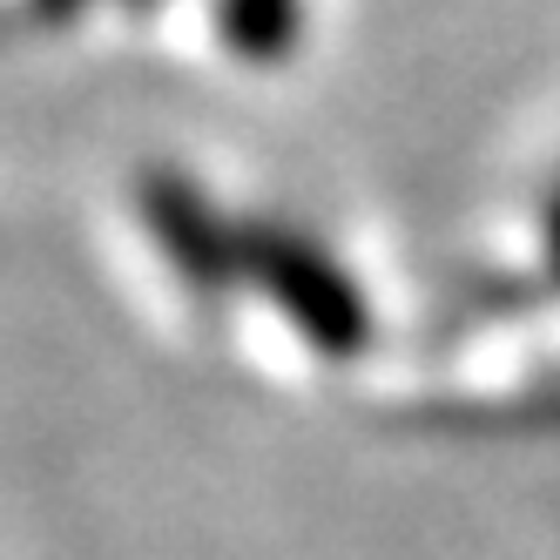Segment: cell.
<instances>
[{
    "instance_id": "6da1fadb",
    "label": "cell",
    "mask_w": 560,
    "mask_h": 560,
    "mask_svg": "<svg viewBox=\"0 0 560 560\" xmlns=\"http://www.w3.org/2000/svg\"><path fill=\"white\" fill-rule=\"evenodd\" d=\"M230 284L264 291L291 325H304V338L317 351H358L365 345V304H358V291L298 230L236 217V230H230Z\"/></svg>"
},
{
    "instance_id": "7a4b0ae2",
    "label": "cell",
    "mask_w": 560,
    "mask_h": 560,
    "mask_svg": "<svg viewBox=\"0 0 560 560\" xmlns=\"http://www.w3.org/2000/svg\"><path fill=\"white\" fill-rule=\"evenodd\" d=\"M223 34H230V48L277 61L298 42V0H223Z\"/></svg>"
}]
</instances>
